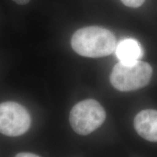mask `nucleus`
Listing matches in <instances>:
<instances>
[{"instance_id":"obj_7","label":"nucleus","mask_w":157,"mask_h":157,"mask_svg":"<svg viewBox=\"0 0 157 157\" xmlns=\"http://www.w3.org/2000/svg\"><path fill=\"white\" fill-rule=\"evenodd\" d=\"M121 1L127 7L137 8V7H140L144 3L145 0H121Z\"/></svg>"},{"instance_id":"obj_3","label":"nucleus","mask_w":157,"mask_h":157,"mask_svg":"<svg viewBox=\"0 0 157 157\" xmlns=\"http://www.w3.org/2000/svg\"><path fill=\"white\" fill-rule=\"evenodd\" d=\"M106 113L97 101L87 99L76 104L69 115L70 124L78 135H87L101 127Z\"/></svg>"},{"instance_id":"obj_4","label":"nucleus","mask_w":157,"mask_h":157,"mask_svg":"<svg viewBox=\"0 0 157 157\" xmlns=\"http://www.w3.org/2000/svg\"><path fill=\"white\" fill-rule=\"evenodd\" d=\"M31 117L23 105L15 102L0 104V133L10 137L24 134L31 125Z\"/></svg>"},{"instance_id":"obj_8","label":"nucleus","mask_w":157,"mask_h":157,"mask_svg":"<svg viewBox=\"0 0 157 157\" xmlns=\"http://www.w3.org/2000/svg\"><path fill=\"white\" fill-rule=\"evenodd\" d=\"M15 157H40L34 154L31 153H19L17 154Z\"/></svg>"},{"instance_id":"obj_9","label":"nucleus","mask_w":157,"mask_h":157,"mask_svg":"<svg viewBox=\"0 0 157 157\" xmlns=\"http://www.w3.org/2000/svg\"><path fill=\"white\" fill-rule=\"evenodd\" d=\"M13 1H14L15 2L18 4V5H26V4H28L31 0H13Z\"/></svg>"},{"instance_id":"obj_1","label":"nucleus","mask_w":157,"mask_h":157,"mask_svg":"<svg viewBox=\"0 0 157 157\" xmlns=\"http://www.w3.org/2000/svg\"><path fill=\"white\" fill-rule=\"evenodd\" d=\"M76 53L87 58H102L112 54L117 48L116 37L111 31L101 26L78 29L71 38Z\"/></svg>"},{"instance_id":"obj_6","label":"nucleus","mask_w":157,"mask_h":157,"mask_svg":"<svg viewBox=\"0 0 157 157\" xmlns=\"http://www.w3.org/2000/svg\"><path fill=\"white\" fill-rule=\"evenodd\" d=\"M115 50L119 61L124 63L139 60L143 54L140 43L133 39H127L121 41Z\"/></svg>"},{"instance_id":"obj_5","label":"nucleus","mask_w":157,"mask_h":157,"mask_svg":"<svg viewBox=\"0 0 157 157\" xmlns=\"http://www.w3.org/2000/svg\"><path fill=\"white\" fill-rule=\"evenodd\" d=\"M134 127L137 134L151 142H157V111L147 109L135 117Z\"/></svg>"},{"instance_id":"obj_2","label":"nucleus","mask_w":157,"mask_h":157,"mask_svg":"<svg viewBox=\"0 0 157 157\" xmlns=\"http://www.w3.org/2000/svg\"><path fill=\"white\" fill-rule=\"evenodd\" d=\"M152 72L151 65L140 60L130 63L119 61L113 68L110 82L119 91H134L148 85Z\"/></svg>"}]
</instances>
